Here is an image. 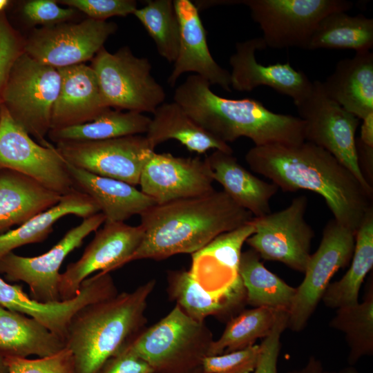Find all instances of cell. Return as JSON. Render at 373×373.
<instances>
[{"label":"cell","instance_id":"obj_1","mask_svg":"<svg viewBox=\"0 0 373 373\" xmlns=\"http://www.w3.org/2000/svg\"><path fill=\"white\" fill-rule=\"evenodd\" d=\"M245 160L252 171L285 192L307 190L320 195L333 218L354 232L373 208V190L365 187L332 154L311 142L254 146Z\"/></svg>","mask_w":373,"mask_h":373},{"label":"cell","instance_id":"obj_2","mask_svg":"<svg viewBox=\"0 0 373 373\" xmlns=\"http://www.w3.org/2000/svg\"><path fill=\"white\" fill-rule=\"evenodd\" d=\"M144 239L127 263L160 260L193 254L218 236L238 228L254 218L222 191L155 204L140 215Z\"/></svg>","mask_w":373,"mask_h":373},{"label":"cell","instance_id":"obj_3","mask_svg":"<svg viewBox=\"0 0 373 373\" xmlns=\"http://www.w3.org/2000/svg\"><path fill=\"white\" fill-rule=\"evenodd\" d=\"M173 102L204 131L227 144L242 137L254 146L305 141V122L299 117L271 111L255 99L219 96L195 74L176 87Z\"/></svg>","mask_w":373,"mask_h":373},{"label":"cell","instance_id":"obj_4","mask_svg":"<svg viewBox=\"0 0 373 373\" xmlns=\"http://www.w3.org/2000/svg\"><path fill=\"white\" fill-rule=\"evenodd\" d=\"M155 286L152 279L132 291L86 305L74 314L65 337L73 373H98L144 328L147 300Z\"/></svg>","mask_w":373,"mask_h":373},{"label":"cell","instance_id":"obj_5","mask_svg":"<svg viewBox=\"0 0 373 373\" xmlns=\"http://www.w3.org/2000/svg\"><path fill=\"white\" fill-rule=\"evenodd\" d=\"M213 341L204 321L191 318L175 305L124 347L146 361L155 373H187L201 367Z\"/></svg>","mask_w":373,"mask_h":373},{"label":"cell","instance_id":"obj_6","mask_svg":"<svg viewBox=\"0 0 373 373\" xmlns=\"http://www.w3.org/2000/svg\"><path fill=\"white\" fill-rule=\"evenodd\" d=\"M61 82L57 68L40 63L24 51L14 61L3 93L9 115L43 146L50 130L51 114Z\"/></svg>","mask_w":373,"mask_h":373},{"label":"cell","instance_id":"obj_7","mask_svg":"<svg viewBox=\"0 0 373 373\" xmlns=\"http://www.w3.org/2000/svg\"><path fill=\"white\" fill-rule=\"evenodd\" d=\"M91 67L108 108L153 113L164 102L165 90L152 76L149 59L135 56L128 46L114 53L102 48L92 59Z\"/></svg>","mask_w":373,"mask_h":373},{"label":"cell","instance_id":"obj_8","mask_svg":"<svg viewBox=\"0 0 373 373\" xmlns=\"http://www.w3.org/2000/svg\"><path fill=\"white\" fill-rule=\"evenodd\" d=\"M239 4L249 8L267 47L275 49H307L323 17L334 12H347L354 6L345 0H239Z\"/></svg>","mask_w":373,"mask_h":373},{"label":"cell","instance_id":"obj_9","mask_svg":"<svg viewBox=\"0 0 373 373\" xmlns=\"http://www.w3.org/2000/svg\"><path fill=\"white\" fill-rule=\"evenodd\" d=\"M296 106L305 122V140L329 152L373 190L358 160L355 135L360 119L330 99L319 80L312 82L311 92Z\"/></svg>","mask_w":373,"mask_h":373},{"label":"cell","instance_id":"obj_10","mask_svg":"<svg viewBox=\"0 0 373 373\" xmlns=\"http://www.w3.org/2000/svg\"><path fill=\"white\" fill-rule=\"evenodd\" d=\"M356 232L331 219L325 224L319 246L310 256L302 283L288 313L287 328L303 330L340 269L350 264L354 249Z\"/></svg>","mask_w":373,"mask_h":373},{"label":"cell","instance_id":"obj_11","mask_svg":"<svg viewBox=\"0 0 373 373\" xmlns=\"http://www.w3.org/2000/svg\"><path fill=\"white\" fill-rule=\"evenodd\" d=\"M307 198H294L289 206L252 219L255 231L246 242L265 260L277 261L304 273L314 231L305 219Z\"/></svg>","mask_w":373,"mask_h":373},{"label":"cell","instance_id":"obj_12","mask_svg":"<svg viewBox=\"0 0 373 373\" xmlns=\"http://www.w3.org/2000/svg\"><path fill=\"white\" fill-rule=\"evenodd\" d=\"M114 22L87 18L34 28L24 38L23 51L36 61L56 68L93 59L114 34Z\"/></svg>","mask_w":373,"mask_h":373},{"label":"cell","instance_id":"obj_13","mask_svg":"<svg viewBox=\"0 0 373 373\" xmlns=\"http://www.w3.org/2000/svg\"><path fill=\"white\" fill-rule=\"evenodd\" d=\"M99 212L83 219L68 230L47 252L35 257H25L13 251L0 258V274L10 282L22 281L29 287L30 298L42 303L61 301L59 293V269L66 257L79 247L84 240L105 222Z\"/></svg>","mask_w":373,"mask_h":373},{"label":"cell","instance_id":"obj_14","mask_svg":"<svg viewBox=\"0 0 373 373\" xmlns=\"http://www.w3.org/2000/svg\"><path fill=\"white\" fill-rule=\"evenodd\" d=\"M55 146L68 164L133 186L140 184L143 168L154 151L142 135L96 141L61 142Z\"/></svg>","mask_w":373,"mask_h":373},{"label":"cell","instance_id":"obj_15","mask_svg":"<svg viewBox=\"0 0 373 373\" xmlns=\"http://www.w3.org/2000/svg\"><path fill=\"white\" fill-rule=\"evenodd\" d=\"M26 175L61 195L75 188L67 162L55 146L35 142L3 106L0 117V171Z\"/></svg>","mask_w":373,"mask_h":373},{"label":"cell","instance_id":"obj_16","mask_svg":"<svg viewBox=\"0 0 373 373\" xmlns=\"http://www.w3.org/2000/svg\"><path fill=\"white\" fill-rule=\"evenodd\" d=\"M144 236V230L140 224L104 222V227L96 231L81 258L68 265L66 271L60 274L58 289L61 300L75 298L82 283L94 272L110 273L127 264Z\"/></svg>","mask_w":373,"mask_h":373},{"label":"cell","instance_id":"obj_17","mask_svg":"<svg viewBox=\"0 0 373 373\" xmlns=\"http://www.w3.org/2000/svg\"><path fill=\"white\" fill-rule=\"evenodd\" d=\"M213 182L207 157L153 151L143 168L139 184L142 192L162 204L209 193L215 190Z\"/></svg>","mask_w":373,"mask_h":373},{"label":"cell","instance_id":"obj_18","mask_svg":"<svg viewBox=\"0 0 373 373\" xmlns=\"http://www.w3.org/2000/svg\"><path fill=\"white\" fill-rule=\"evenodd\" d=\"M254 231L251 220L218 236L191 254L189 271L203 289L217 297L246 295L239 265L243 244Z\"/></svg>","mask_w":373,"mask_h":373},{"label":"cell","instance_id":"obj_19","mask_svg":"<svg viewBox=\"0 0 373 373\" xmlns=\"http://www.w3.org/2000/svg\"><path fill=\"white\" fill-rule=\"evenodd\" d=\"M267 48L262 37L236 43V52L229 58L231 87L238 92H251L258 86H268L289 96L296 105L309 94L312 82L289 62L267 66L258 63L256 50Z\"/></svg>","mask_w":373,"mask_h":373},{"label":"cell","instance_id":"obj_20","mask_svg":"<svg viewBox=\"0 0 373 373\" xmlns=\"http://www.w3.org/2000/svg\"><path fill=\"white\" fill-rule=\"evenodd\" d=\"M180 30L178 56L167 82L174 86L184 73L192 72L231 92L230 73L221 67L212 57L207 41V34L199 10L189 0L173 1Z\"/></svg>","mask_w":373,"mask_h":373},{"label":"cell","instance_id":"obj_21","mask_svg":"<svg viewBox=\"0 0 373 373\" xmlns=\"http://www.w3.org/2000/svg\"><path fill=\"white\" fill-rule=\"evenodd\" d=\"M57 69L61 82L52 110L50 130L90 122L108 108L91 66L80 64Z\"/></svg>","mask_w":373,"mask_h":373},{"label":"cell","instance_id":"obj_22","mask_svg":"<svg viewBox=\"0 0 373 373\" xmlns=\"http://www.w3.org/2000/svg\"><path fill=\"white\" fill-rule=\"evenodd\" d=\"M67 164L75 188L95 201L105 222H124L157 204L133 185Z\"/></svg>","mask_w":373,"mask_h":373},{"label":"cell","instance_id":"obj_23","mask_svg":"<svg viewBox=\"0 0 373 373\" xmlns=\"http://www.w3.org/2000/svg\"><path fill=\"white\" fill-rule=\"evenodd\" d=\"M207 160L214 181L239 207L258 218L271 212L270 200L278 187L264 181L245 168L233 153L215 150Z\"/></svg>","mask_w":373,"mask_h":373},{"label":"cell","instance_id":"obj_24","mask_svg":"<svg viewBox=\"0 0 373 373\" xmlns=\"http://www.w3.org/2000/svg\"><path fill=\"white\" fill-rule=\"evenodd\" d=\"M322 84L330 99L362 120L373 113V53L340 60Z\"/></svg>","mask_w":373,"mask_h":373},{"label":"cell","instance_id":"obj_25","mask_svg":"<svg viewBox=\"0 0 373 373\" xmlns=\"http://www.w3.org/2000/svg\"><path fill=\"white\" fill-rule=\"evenodd\" d=\"M61 195L21 173L0 171V235L51 208Z\"/></svg>","mask_w":373,"mask_h":373},{"label":"cell","instance_id":"obj_26","mask_svg":"<svg viewBox=\"0 0 373 373\" xmlns=\"http://www.w3.org/2000/svg\"><path fill=\"white\" fill-rule=\"evenodd\" d=\"M63 338L35 318L0 305V355L43 358L66 348Z\"/></svg>","mask_w":373,"mask_h":373},{"label":"cell","instance_id":"obj_27","mask_svg":"<svg viewBox=\"0 0 373 373\" xmlns=\"http://www.w3.org/2000/svg\"><path fill=\"white\" fill-rule=\"evenodd\" d=\"M153 114L145 137L153 149L169 140H175L189 151L198 153H204L210 149L233 152L228 144L198 125L175 102L162 103Z\"/></svg>","mask_w":373,"mask_h":373},{"label":"cell","instance_id":"obj_28","mask_svg":"<svg viewBox=\"0 0 373 373\" xmlns=\"http://www.w3.org/2000/svg\"><path fill=\"white\" fill-rule=\"evenodd\" d=\"M99 212V207L90 197L74 189L63 195L51 208L0 235V258L23 245L44 241L52 232L55 223L66 216L75 215L84 219Z\"/></svg>","mask_w":373,"mask_h":373},{"label":"cell","instance_id":"obj_29","mask_svg":"<svg viewBox=\"0 0 373 373\" xmlns=\"http://www.w3.org/2000/svg\"><path fill=\"white\" fill-rule=\"evenodd\" d=\"M167 292L189 316L203 322L208 316L227 321L241 312L247 304L246 295L217 297L203 289L189 271L169 270Z\"/></svg>","mask_w":373,"mask_h":373},{"label":"cell","instance_id":"obj_30","mask_svg":"<svg viewBox=\"0 0 373 373\" xmlns=\"http://www.w3.org/2000/svg\"><path fill=\"white\" fill-rule=\"evenodd\" d=\"M373 267V208L367 213L355 236L350 268L338 281L329 283L322 300L325 306L338 309L358 303V294Z\"/></svg>","mask_w":373,"mask_h":373},{"label":"cell","instance_id":"obj_31","mask_svg":"<svg viewBox=\"0 0 373 373\" xmlns=\"http://www.w3.org/2000/svg\"><path fill=\"white\" fill-rule=\"evenodd\" d=\"M253 249L242 252L239 275L246 291L247 304L289 313L296 287L267 269Z\"/></svg>","mask_w":373,"mask_h":373},{"label":"cell","instance_id":"obj_32","mask_svg":"<svg viewBox=\"0 0 373 373\" xmlns=\"http://www.w3.org/2000/svg\"><path fill=\"white\" fill-rule=\"evenodd\" d=\"M373 47V19L363 15L351 16L337 11L323 17L308 42L307 50L350 49L356 52Z\"/></svg>","mask_w":373,"mask_h":373},{"label":"cell","instance_id":"obj_33","mask_svg":"<svg viewBox=\"0 0 373 373\" xmlns=\"http://www.w3.org/2000/svg\"><path fill=\"white\" fill-rule=\"evenodd\" d=\"M150 122L151 118L143 113L108 108L90 122L50 130L48 136L55 144L104 140L146 133Z\"/></svg>","mask_w":373,"mask_h":373},{"label":"cell","instance_id":"obj_34","mask_svg":"<svg viewBox=\"0 0 373 373\" xmlns=\"http://www.w3.org/2000/svg\"><path fill=\"white\" fill-rule=\"evenodd\" d=\"M329 327L343 332L349 347L347 362L354 366L373 355V282L368 280L363 301L336 309Z\"/></svg>","mask_w":373,"mask_h":373},{"label":"cell","instance_id":"obj_35","mask_svg":"<svg viewBox=\"0 0 373 373\" xmlns=\"http://www.w3.org/2000/svg\"><path fill=\"white\" fill-rule=\"evenodd\" d=\"M267 307L244 309L231 318L219 338L212 343L209 356L242 350L255 345L272 331L280 314Z\"/></svg>","mask_w":373,"mask_h":373},{"label":"cell","instance_id":"obj_36","mask_svg":"<svg viewBox=\"0 0 373 373\" xmlns=\"http://www.w3.org/2000/svg\"><path fill=\"white\" fill-rule=\"evenodd\" d=\"M133 15L153 40L159 55L169 62H174L179 50L180 30L173 1H147Z\"/></svg>","mask_w":373,"mask_h":373},{"label":"cell","instance_id":"obj_37","mask_svg":"<svg viewBox=\"0 0 373 373\" xmlns=\"http://www.w3.org/2000/svg\"><path fill=\"white\" fill-rule=\"evenodd\" d=\"M260 345L206 356L201 365L205 373H251L258 363Z\"/></svg>","mask_w":373,"mask_h":373},{"label":"cell","instance_id":"obj_38","mask_svg":"<svg viewBox=\"0 0 373 373\" xmlns=\"http://www.w3.org/2000/svg\"><path fill=\"white\" fill-rule=\"evenodd\" d=\"M24 37L11 24L6 10L0 12V117L3 109V93L10 68L23 52Z\"/></svg>","mask_w":373,"mask_h":373},{"label":"cell","instance_id":"obj_39","mask_svg":"<svg viewBox=\"0 0 373 373\" xmlns=\"http://www.w3.org/2000/svg\"><path fill=\"white\" fill-rule=\"evenodd\" d=\"M8 373H73V360L70 351L64 348L59 352L46 357L4 358Z\"/></svg>","mask_w":373,"mask_h":373},{"label":"cell","instance_id":"obj_40","mask_svg":"<svg viewBox=\"0 0 373 373\" xmlns=\"http://www.w3.org/2000/svg\"><path fill=\"white\" fill-rule=\"evenodd\" d=\"M79 12L70 7H60L54 0L28 1L22 4L21 9L22 17L29 24L42 26L69 21Z\"/></svg>","mask_w":373,"mask_h":373},{"label":"cell","instance_id":"obj_41","mask_svg":"<svg viewBox=\"0 0 373 373\" xmlns=\"http://www.w3.org/2000/svg\"><path fill=\"white\" fill-rule=\"evenodd\" d=\"M86 14L88 18L106 21L111 17H126L134 12L137 1L134 0H61L57 1Z\"/></svg>","mask_w":373,"mask_h":373},{"label":"cell","instance_id":"obj_42","mask_svg":"<svg viewBox=\"0 0 373 373\" xmlns=\"http://www.w3.org/2000/svg\"><path fill=\"white\" fill-rule=\"evenodd\" d=\"M288 312H283L278 316L271 332L260 344V354L254 370L251 373H278V361L281 349L280 337L287 328Z\"/></svg>","mask_w":373,"mask_h":373},{"label":"cell","instance_id":"obj_43","mask_svg":"<svg viewBox=\"0 0 373 373\" xmlns=\"http://www.w3.org/2000/svg\"><path fill=\"white\" fill-rule=\"evenodd\" d=\"M98 373H155L151 366L125 347L109 358Z\"/></svg>","mask_w":373,"mask_h":373},{"label":"cell","instance_id":"obj_44","mask_svg":"<svg viewBox=\"0 0 373 373\" xmlns=\"http://www.w3.org/2000/svg\"><path fill=\"white\" fill-rule=\"evenodd\" d=\"M358 140L363 144L373 147V113H370L362 119Z\"/></svg>","mask_w":373,"mask_h":373},{"label":"cell","instance_id":"obj_45","mask_svg":"<svg viewBox=\"0 0 373 373\" xmlns=\"http://www.w3.org/2000/svg\"><path fill=\"white\" fill-rule=\"evenodd\" d=\"M287 373H334L327 370L323 367L321 361L315 356H310L307 363L298 370H294Z\"/></svg>","mask_w":373,"mask_h":373},{"label":"cell","instance_id":"obj_46","mask_svg":"<svg viewBox=\"0 0 373 373\" xmlns=\"http://www.w3.org/2000/svg\"><path fill=\"white\" fill-rule=\"evenodd\" d=\"M0 373H8L5 358L0 355Z\"/></svg>","mask_w":373,"mask_h":373},{"label":"cell","instance_id":"obj_47","mask_svg":"<svg viewBox=\"0 0 373 373\" xmlns=\"http://www.w3.org/2000/svg\"><path fill=\"white\" fill-rule=\"evenodd\" d=\"M338 373H358V372L354 366L349 365L341 369Z\"/></svg>","mask_w":373,"mask_h":373},{"label":"cell","instance_id":"obj_48","mask_svg":"<svg viewBox=\"0 0 373 373\" xmlns=\"http://www.w3.org/2000/svg\"><path fill=\"white\" fill-rule=\"evenodd\" d=\"M10 1L7 0H0V12H2L3 10H6V8H8L10 3Z\"/></svg>","mask_w":373,"mask_h":373},{"label":"cell","instance_id":"obj_49","mask_svg":"<svg viewBox=\"0 0 373 373\" xmlns=\"http://www.w3.org/2000/svg\"><path fill=\"white\" fill-rule=\"evenodd\" d=\"M187 373H205V372L202 370V368L200 367H199L198 369H195V370H192V371H191L189 372H187Z\"/></svg>","mask_w":373,"mask_h":373}]
</instances>
